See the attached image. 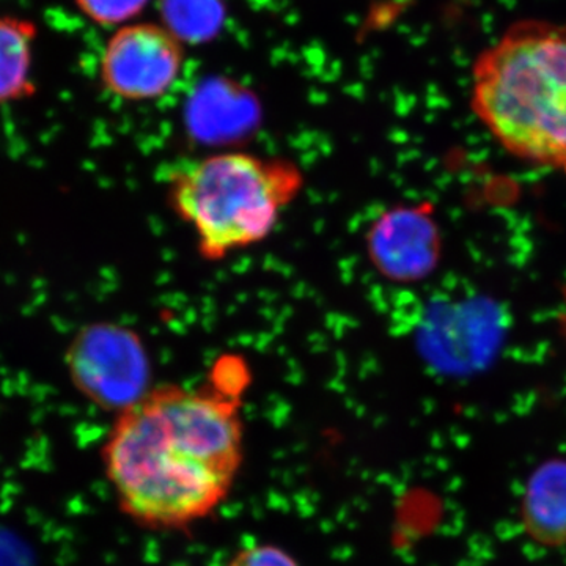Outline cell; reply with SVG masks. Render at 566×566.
Returning a JSON list of instances; mask_svg holds the SVG:
<instances>
[{
    "mask_svg": "<svg viewBox=\"0 0 566 566\" xmlns=\"http://www.w3.org/2000/svg\"><path fill=\"white\" fill-rule=\"evenodd\" d=\"M471 107L510 155L566 170V22L517 21L480 52Z\"/></svg>",
    "mask_w": 566,
    "mask_h": 566,
    "instance_id": "cell-2",
    "label": "cell"
},
{
    "mask_svg": "<svg viewBox=\"0 0 566 566\" xmlns=\"http://www.w3.org/2000/svg\"><path fill=\"white\" fill-rule=\"evenodd\" d=\"M562 329H564L565 338H566V312L562 315Z\"/></svg>",
    "mask_w": 566,
    "mask_h": 566,
    "instance_id": "cell-12",
    "label": "cell"
},
{
    "mask_svg": "<svg viewBox=\"0 0 566 566\" xmlns=\"http://www.w3.org/2000/svg\"><path fill=\"white\" fill-rule=\"evenodd\" d=\"M521 521L532 542L566 545V460L543 463L527 480Z\"/></svg>",
    "mask_w": 566,
    "mask_h": 566,
    "instance_id": "cell-7",
    "label": "cell"
},
{
    "mask_svg": "<svg viewBox=\"0 0 566 566\" xmlns=\"http://www.w3.org/2000/svg\"><path fill=\"white\" fill-rule=\"evenodd\" d=\"M36 25L17 17H0V106L31 98L33 43Z\"/></svg>",
    "mask_w": 566,
    "mask_h": 566,
    "instance_id": "cell-8",
    "label": "cell"
},
{
    "mask_svg": "<svg viewBox=\"0 0 566 566\" xmlns=\"http://www.w3.org/2000/svg\"><path fill=\"white\" fill-rule=\"evenodd\" d=\"M161 22L182 44L210 43L227 21L226 0H159Z\"/></svg>",
    "mask_w": 566,
    "mask_h": 566,
    "instance_id": "cell-9",
    "label": "cell"
},
{
    "mask_svg": "<svg viewBox=\"0 0 566 566\" xmlns=\"http://www.w3.org/2000/svg\"><path fill=\"white\" fill-rule=\"evenodd\" d=\"M210 386H153L115 417L102 457L123 515L159 532L214 515L244 463L240 395L214 370Z\"/></svg>",
    "mask_w": 566,
    "mask_h": 566,
    "instance_id": "cell-1",
    "label": "cell"
},
{
    "mask_svg": "<svg viewBox=\"0 0 566 566\" xmlns=\"http://www.w3.org/2000/svg\"><path fill=\"white\" fill-rule=\"evenodd\" d=\"M365 251L381 277L424 281L441 263L442 234L430 203L398 205L378 216L365 233Z\"/></svg>",
    "mask_w": 566,
    "mask_h": 566,
    "instance_id": "cell-6",
    "label": "cell"
},
{
    "mask_svg": "<svg viewBox=\"0 0 566 566\" xmlns=\"http://www.w3.org/2000/svg\"><path fill=\"white\" fill-rule=\"evenodd\" d=\"M186 46L163 24L132 22L115 29L99 59L104 91L125 103H151L172 92Z\"/></svg>",
    "mask_w": 566,
    "mask_h": 566,
    "instance_id": "cell-5",
    "label": "cell"
},
{
    "mask_svg": "<svg viewBox=\"0 0 566 566\" xmlns=\"http://www.w3.org/2000/svg\"><path fill=\"white\" fill-rule=\"evenodd\" d=\"M223 566H301L289 551L273 543H253L241 547Z\"/></svg>",
    "mask_w": 566,
    "mask_h": 566,
    "instance_id": "cell-11",
    "label": "cell"
},
{
    "mask_svg": "<svg viewBox=\"0 0 566 566\" xmlns=\"http://www.w3.org/2000/svg\"><path fill=\"white\" fill-rule=\"evenodd\" d=\"M301 167L281 156L223 151L189 159L166 178V199L207 262L263 243L303 192Z\"/></svg>",
    "mask_w": 566,
    "mask_h": 566,
    "instance_id": "cell-3",
    "label": "cell"
},
{
    "mask_svg": "<svg viewBox=\"0 0 566 566\" xmlns=\"http://www.w3.org/2000/svg\"><path fill=\"white\" fill-rule=\"evenodd\" d=\"M77 10L103 28H123L140 17L150 0H74Z\"/></svg>",
    "mask_w": 566,
    "mask_h": 566,
    "instance_id": "cell-10",
    "label": "cell"
},
{
    "mask_svg": "<svg viewBox=\"0 0 566 566\" xmlns=\"http://www.w3.org/2000/svg\"><path fill=\"white\" fill-rule=\"evenodd\" d=\"M77 392L115 416L142 400L151 386V360L139 335L120 324L82 327L66 349Z\"/></svg>",
    "mask_w": 566,
    "mask_h": 566,
    "instance_id": "cell-4",
    "label": "cell"
}]
</instances>
